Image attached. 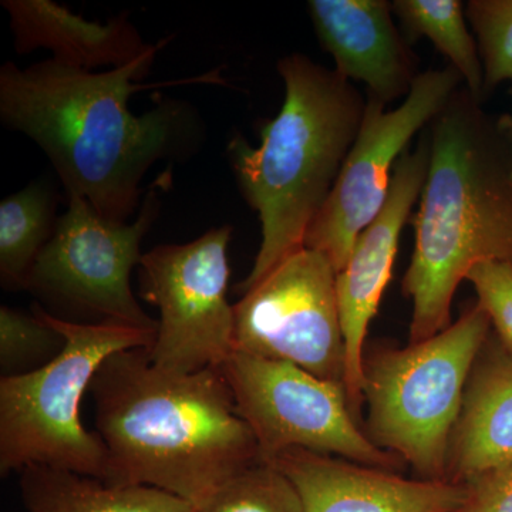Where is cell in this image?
Segmentation results:
<instances>
[{
  "label": "cell",
  "mask_w": 512,
  "mask_h": 512,
  "mask_svg": "<svg viewBox=\"0 0 512 512\" xmlns=\"http://www.w3.org/2000/svg\"><path fill=\"white\" fill-rule=\"evenodd\" d=\"M268 464L291 481L303 512H458L468 497L464 484L406 478L302 448Z\"/></svg>",
  "instance_id": "obj_13"
},
{
  "label": "cell",
  "mask_w": 512,
  "mask_h": 512,
  "mask_svg": "<svg viewBox=\"0 0 512 512\" xmlns=\"http://www.w3.org/2000/svg\"><path fill=\"white\" fill-rule=\"evenodd\" d=\"M90 392L111 484L158 488L202 512L261 461L220 367L168 372L147 349L123 350L104 360Z\"/></svg>",
  "instance_id": "obj_2"
},
{
  "label": "cell",
  "mask_w": 512,
  "mask_h": 512,
  "mask_svg": "<svg viewBox=\"0 0 512 512\" xmlns=\"http://www.w3.org/2000/svg\"><path fill=\"white\" fill-rule=\"evenodd\" d=\"M165 43L106 72L55 59L0 69L2 123L46 154L67 198H82L109 221L127 222L136 211L157 161L187 157L200 143V121L184 101H158L143 116L130 109Z\"/></svg>",
  "instance_id": "obj_1"
},
{
  "label": "cell",
  "mask_w": 512,
  "mask_h": 512,
  "mask_svg": "<svg viewBox=\"0 0 512 512\" xmlns=\"http://www.w3.org/2000/svg\"><path fill=\"white\" fill-rule=\"evenodd\" d=\"M57 192L49 181L30 183L0 202V279L9 291H25L37 256L55 232Z\"/></svg>",
  "instance_id": "obj_18"
},
{
  "label": "cell",
  "mask_w": 512,
  "mask_h": 512,
  "mask_svg": "<svg viewBox=\"0 0 512 512\" xmlns=\"http://www.w3.org/2000/svg\"><path fill=\"white\" fill-rule=\"evenodd\" d=\"M202 512H303V507L291 481L258 461L225 484Z\"/></svg>",
  "instance_id": "obj_21"
},
{
  "label": "cell",
  "mask_w": 512,
  "mask_h": 512,
  "mask_svg": "<svg viewBox=\"0 0 512 512\" xmlns=\"http://www.w3.org/2000/svg\"><path fill=\"white\" fill-rule=\"evenodd\" d=\"M508 120H510V127H511V133H512V114H511V116H508Z\"/></svg>",
  "instance_id": "obj_25"
},
{
  "label": "cell",
  "mask_w": 512,
  "mask_h": 512,
  "mask_svg": "<svg viewBox=\"0 0 512 512\" xmlns=\"http://www.w3.org/2000/svg\"><path fill=\"white\" fill-rule=\"evenodd\" d=\"M466 16L477 40L487 93L512 80V0H470Z\"/></svg>",
  "instance_id": "obj_22"
},
{
  "label": "cell",
  "mask_w": 512,
  "mask_h": 512,
  "mask_svg": "<svg viewBox=\"0 0 512 512\" xmlns=\"http://www.w3.org/2000/svg\"><path fill=\"white\" fill-rule=\"evenodd\" d=\"M336 275L315 249L303 247L288 256L234 305V350L345 384Z\"/></svg>",
  "instance_id": "obj_10"
},
{
  "label": "cell",
  "mask_w": 512,
  "mask_h": 512,
  "mask_svg": "<svg viewBox=\"0 0 512 512\" xmlns=\"http://www.w3.org/2000/svg\"><path fill=\"white\" fill-rule=\"evenodd\" d=\"M490 333L477 302L439 335L365 359L366 434L421 480L447 481L464 392Z\"/></svg>",
  "instance_id": "obj_6"
},
{
  "label": "cell",
  "mask_w": 512,
  "mask_h": 512,
  "mask_svg": "<svg viewBox=\"0 0 512 512\" xmlns=\"http://www.w3.org/2000/svg\"><path fill=\"white\" fill-rule=\"evenodd\" d=\"M308 12L336 73L365 84L367 97L386 107L409 96L419 57L394 25L392 2L309 0Z\"/></svg>",
  "instance_id": "obj_14"
},
{
  "label": "cell",
  "mask_w": 512,
  "mask_h": 512,
  "mask_svg": "<svg viewBox=\"0 0 512 512\" xmlns=\"http://www.w3.org/2000/svg\"><path fill=\"white\" fill-rule=\"evenodd\" d=\"M168 181L170 174L151 185L131 224L106 220L82 198H67L69 207L37 256L25 291L56 308L97 316L100 322L157 332L158 320L143 311L130 279L143 256L141 241L160 211L158 188Z\"/></svg>",
  "instance_id": "obj_8"
},
{
  "label": "cell",
  "mask_w": 512,
  "mask_h": 512,
  "mask_svg": "<svg viewBox=\"0 0 512 512\" xmlns=\"http://www.w3.org/2000/svg\"><path fill=\"white\" fill-rule=\"evenodd\" d=\"M9 13L15 50L19 55L33 50H52V59L93 70L123 67L153 47L126 15L111 19L106 25L89 22L50 0H3Z\"/></svg>",
  "instance_id": "obj_15"
},
{
  "label": "cell",
  "mask_w": 512,
  "mask_h": 512,
  "mask_svg": "<svg viewBox=\"0 0 512 512\" xmlns=\"http://www.w3.org/2000/svg\"><path fill=\"white\" fill-rule=\"evenodd\" d=\"M490 338L468 379L451 437V483L467 485L512 458V359Z\"/></svg>",
  "instance_id": "obj_16"
},
{
  "label": "cell",
  "mask_w": 512,
  "mask_h": 512,
  "mask_svg": "<svg viewBox=\"0 0 512 512\" xmlns=\"http://www.w3.org/2000/svg\"><path fill=\"white\" fill-rule=\"evenodd\" d=\"M429 137L394 167L389 195L379 215L357 237L348 261L336 275V296L346 348L345 387L352 412L359 416L365 386V340L392 279L400 235L420 200L429 170Z\"/></svg>",
  "instance_id": "obj_12"
},
{
  "label": "cell",
  "mask_w": 512,
  "mask_h": 512,
  "mask_svg": "<svg viewBox=\"0 0 512 512\" xmlns=\"http://www.w3.org/2000/svg\"><path fill=\"white\" fill-rule=\"evenodd\" d=\"M392 9L410 39L427 37L460 74L468 92L483 101V63L466 6L460 0H394Z\"/></svg>",
  "instance_id": "obj_19"
},
{
  "label": "cell",
  "mask_w": 512,
  "mask_h": 512,
  "mask_svg": "<svg viewBox=\"0 0 512 512\" xmlns=\"http://www.w3.org/2000/svg\"><path fill=\"white\" fill-rule=\"evenodd\" d=\"M467 281L476 289L497 342L512 359V262H480L468 272Z\"/></svg>",
  "instance_id": "obj_23"
},
{
  "label": "cell",
  "mask_w": 512,
  "mask_h": 512,
  "mask_svg": "<svg viewBox=\"0 0 512 512\" xmlns=\"http://www.w3.org/2000/svg\"><path fill=\"white\" fill-rule=\"evenodd\" d=\"M32 312L62 333L66 345L40 369L0 379V473L46 466L109 483V453L96 431L84 429L80 404L107 357L148 350L157 332L114 322H73L40 303H33Z\"/></svg>",
  "instance_id": "obj_5"
},
{
  "label": "cell",
  "mask_w": 512,
  "mask_h": 512,
  "mask_svg": "<svg viewBox=\"0 0 512 512\" xmlns=\"http://www.w3.org/2000/svg\"><path fill=\"white\" fill-rule=\"evenodd\" d=\"M62 333L39 318L2 305L0 308V370L2 377L25 375L47 365L62 352Z\"/></svg>",
  "instance_id": "obj_20"
},
{
  "label": "cell",
  "mask_w": 512,
  "mask_h": 512,
  "mask_svg": "<svg viewBox=\"0 0 512 512\" xmlns=\"http://www.w3.org/2000/svg\"><path fill=\"white\" fill-rule=\"evenodd\" d=\"M429 170L403 276L413 302L410 343L451 325L461 281L484 261L512 262V133L460 86L429 124Z\"/></svg>",
  "instance_id": "obj_3"
},
{
  "label": "cell",
  "mask_w": 512,
  "mask_h": 512,
  "mask_svg": "<svg viewBox=\"0 0 512 512\" xmlns=\"http://www.w3.org/2000/svg\"><path fill=\"white\" fill-rule=\"evenodd\" d=\"M285 100L274 119L259 126L258 147L241 134L227 157L242 197L258 214L261 247L237 285L244 295L275 266L305 247L355 143L366 97L352 82L302 53L278 62Z\"/></svg>",
  "instance_id": "obj_4"
},
{
  "label": "cell",
  "mask_w": 512,
  "mask_h": 512,
  "mask_svg": "<svg viewBox=\"0 0 512 512\" xmlns=\"http://www.w3.org/2000/svg\"><path fill=\"white\" fill-rule=\"evenodd\" d=\"M19 484L28 512H197L158 488L106 483L60 468H23Z\"/></svg>",
  "instance_id": "obj_17"
},
{
  "label": "cell",
  "mask_w": 512,
  "mask_h": 512,
  "mask_svg": "<svg viewBox=\"0 0 512 512\" xmlns=\"http://www.w3.org/2000/svg\"><path fill=\"white\" fill-rule=\"evenodd\" d=\"M232 228L210 229L180 245L141 256V296L160 311L154 366L174 373L221 367L234 352V305L228 302V245Z\"/></svg>",
  "instance_id": "obj_9"
},
{
  "label": "cell",
  "mask_w": 512,
  "mask_h": 512,
  "mask_svg": "<svg viewBox=\"0 0 512 512\" xmlns=\"http://www.w3.org/2000/svg\"><path fill=\"white\" fill-rule=\"evenodd\" d=\"M466 504L458 512H512V458L467 484Z\"/></svg>",
  "instance_id": "obj_24"
},
{
  "label": "cell",
  "mask_w": 512,
  "mask_h": 512,
  "mask_svg": "<svg viewBox=\"0 0 512 512\" xmlns=\"http://www.w3.org/2000/svg\"><path fill=\"white\" fill-rule=\"evenodd\" d=\"M235 407L269 463L293 448L396 471L403 466L357 424L345 384L319 379L302 367L234 350L220 367Z\"/></svg>",
  "instance_id": "obj_7"
},
{
  "label": "cell",
  "mask_w": 512,
  "mask_h": 512,
  "mask_svg": "<svg viewBox=\"0 0 512 512\" xmlns=\"http://www.w3.org/2000/svg\"><path fill=\"white\" fill-rule=\"evenodd\" d=\"M460 86V74L447 66L420 73L396 109L387 110L366 97L359 134L305 239V247L325 255L336 272L345 266L357 237L382 210L394 167L410 141L429 126Z\"/></svg>",
  "instance_id": "obj_11"
}]
</instances>
